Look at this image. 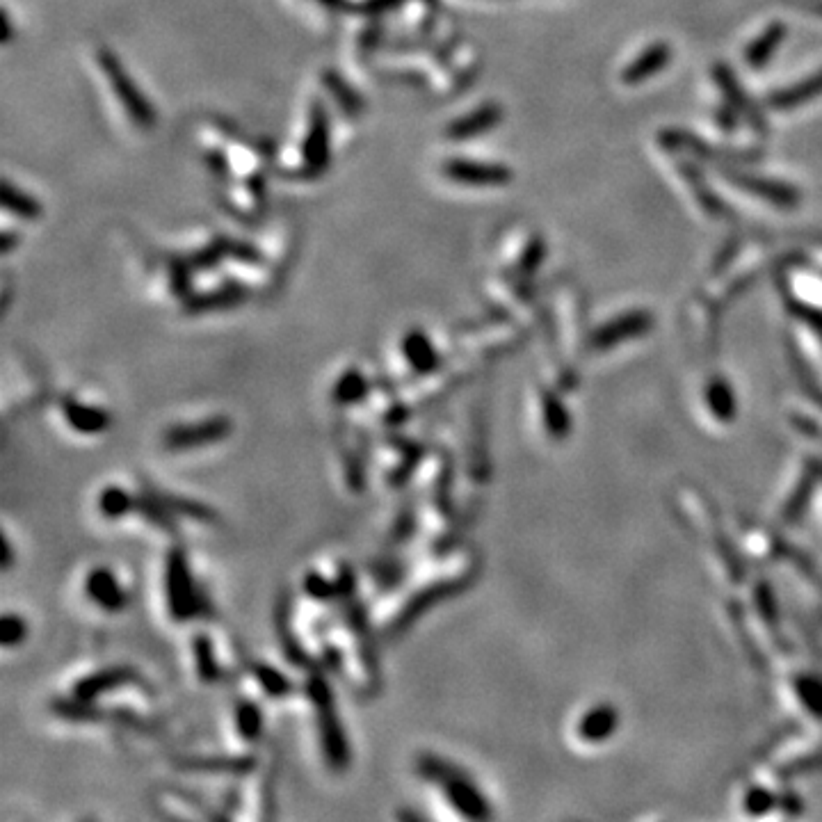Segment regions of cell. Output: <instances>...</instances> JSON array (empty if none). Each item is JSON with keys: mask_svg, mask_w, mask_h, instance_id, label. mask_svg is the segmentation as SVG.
<instances>
[{"mask_svg": "<svg viewBox=\"0 0 822 822\" xmlns=\"http://www.w3.org/2000/svg\"><path fill=\"white\" fill-rule=\"evenodd\" d=\"M322 663H325V667L329 672H341V665H343V656H341V651H338L336 647H332V644H329V647H325L322 649Z\"/></svg>", "mask_w": 822, "mask_h": 822, "instance_id": "obj_39", "label": "cell"}, {"mask_svg": "<svg viewBox=\"0 0 822 822\" xmlns=\"http://www.w3.org/2000/svg\"><path fill=\"white\" fill-rule=\"evenodd\" d=\"M142 485L147 487L151 494L156 496L158 501L174 514V517H185V519L199 521V523H217V521H220V514H217L211 505L192 501V498L174 496L172 491H163V489L149 485V482H142Z\"/></svg>", "mask_w": 822, "mask_h": 822, "instance_id": "obj_20", "label": "cell"}, {"mask_svg": "<svg viewBox=\"0 0 822 822\" xmlns=\"http://www.w3.org/2000/svg\"><path fill=\"white\" fill-rule=\"evenodd\" d=\"M51 711L60 717V720L87 724V722H101L106 717V711L96 706V701H85L78 697H60L51 704Z\"/></svg>", "mask_w": 822, "mask_h": 822, "instance_id": "obj_26", "label": "cell"}, {"mask_svg": "<svg viewBox=\"0 0 822 822\" xmlns=\"http://www.w3.org/2000/svg\"><path fill=\"white\" fill-rule=\"evenodd\" d=\"M332 115L320 96H311L293 133L272 151V167L290 181H313L332 163Z\"/></svg>", "mask_w": 822, "mask_h": 822, "instance_id": "obj_1", "label": "cell"}, {"mask_svg": "<svg viewBox=\"0 0 822 822\" xmlns=\"http://www.w3.org/2000/svg\"><path fill=\"white\" fill-rule=\"evenodd\" d=\"M240 131L231 122L222 117H211L204 119L197 126L195 131V142L197 149L204 158L206 167L211 169L217 181H222L224 176V156H227V149L231 147V142L236 140Z\"/></svg>", "mask_w": 822, "mask_h": 822, "instance_id": "obj_8", "label": "cell"}, {"mask_svg": "<svg viewBox=\"0 0 822 822\" xmlns=\"http://www.w3.org/2000/svg\"><path fill=\"white\" fill-rule=\"evenodd\" d=\"M133 683H140V674H137L133 667L112 665V667H103V670L99 672L87 674L80 681H76L74 688H71V695L78 699H85V701H96L101 695H106V692L119 690V688H124V685H133Z\"/></svg>", "mask_w": 822, "mask_h": 822, "instance_id": "obj_16", "label": "cell"}, {"mask_svg": "<svg viewBox=\"0 0 822 822\" xmlns=\"http://www.w3.org/2000/svg\"><path fill=\"white\" fill-rule=\"evenodd\" d=\"M135 512L140 514L144 521H149L153 528L163 530V533H174L176 530V521H174V514L167 510V507L158 501L156 496L151 494V491L142 485V494L137 496V503H135Z\"/></svg>", "mask_w": 822, "mask_h": 822, "instance_id": "obj_30", "label": "cell"}, {"mask_svg": "<svg viewBox=\"0 0 822 822\" xmlns=\"http://www.w3.org/2000/svg\"><path fill=\"white\" fill-rule=\"evenodd\" d=\"M3 211L5 215H14L21 222H37L42 217V204L37 197H32L21 185L5 179L3 181Z\"/></svg>", "mask_w": 822, "mask_h": 822, "instance_id": "obj_23", "label": "cell"}, {"mask_svg": "<svg viewBox=\"0 0 822 822\" xmlns=\"http://www.w3.org/2000/svg\"><path fill=\"white\" fill-rule=\"evenodd\" d=\"M277 635H279V642H281V649H284L286 658L293 663L295 667H304V670H311L313 667V660L306 654L304 647L300 642H297L295 633L290 631V619H288V606L286 603H281L279 612H277Z\"/></svg>", "mask_w": 822, "mask_h": 822, "instance_id": "obj_31", "label": "cell"}, {"mask_svg": "<svg viewBox=\"0 0 822 822\" xmlns=\"http://www.w3.org/2000/svg\"><path fill=\"white\" fill-rule=\"evenodd\" d=\"M62 416L71 430L85 437H94V434H103L112 427V416L106 409L83 405L76 398H62Z\"/></svg>", "mask_w": 822, "mask_h": 822, "instance_id": "obj_17", "label": "cell"}, {"mask_svg": "<svg viewBox=\"0 0 822 822\" xmlns=\"http://www.w3.org/2000/svg\"><path fill=\"white\" fill-rule=\"evenodd\" d=\"M83 590L87 599H90L96 608L110 612V615H117V612L126 610L128 606L126 590L122 583H119L115 571L108 567H94L87 571Z\"/></svg>", "mask_w": 822, "mask_h": 822, "instance_id": "obj_14", "label": "cell"}, {"mask_svg": "<svg viewBox=\"0 0 822 822\" xmlns=\"http://www.w3.org/2000/svg\"><path fill=\"white\" fill-rule=\"evenodd\" d=\"M400 352L405 364L409 366L411 375L427 377L437 373L443 364V357L439 350L434 348L432 338L427 336L421 327H411L400 338Z\"/></svg>", "mask_w": 822, "mask_h": 822, "instance_id": "obj_15", "label": "cell"}, {"mask_svg": "<svg viewBox=\"0 0 822 822\" xmlns=\"http://www.w3.org/2000/svg\"><path fill=\"white\" fill-rule=\"evenodd\" d=\"M192 656H195V670H197L201 683L213 685L224 679V670H222L220 660L215 658L213 642L206 633L195 635V640H192Z\"/></svg>", "mask_w": 822, "mask_h": 822, "instance_id": "obj_24", "label": "cell"}, {"mask_svg": "<svg viewBox=\"0 0 822 822\" xmlns=\"http://www.w3.org/2000/svg\"><path fill=\"white\" fill-rule=\"evenodd\" d=\"M370 391H373V382L361 368H345L332 389V400L338 407H357L364 402Z\"/></svg>", "mask_w": 822, "mask_h": 822, "instance_id": "obj_19", "label": "cell"}, {"mask_svg": "<svg viewBox=\"0 0 822 822\" xmlns=\"http://www.w3.org/2000/svg\"><path fill=\"white\" fill-rule=\"evenodd\" d=\"M256 247L261 249V254L277 270L284 268L290 259V252H293V247H290V233L284 227H272Z\"/></svg>", "mask_w": 822, "mask_h": 822, "instance_id": "obj_32", "label": "cell"}, {"mask_svg": "<svg viewBox=\"0 0 822 822\" xmlns=\"http://www.w3.org/2000/svg\"><path fill=\"white\" fill-rule=\"evenodd\" d=\"M135 503H137V496H133L131 491H126L124 487H119V485H108V487L101 489L99 501H96V507H99L103 519L119 521V519H124V517H128V514L135 512Z\"/></svg>", "mask_w": 822, "mask_h": 822, "instance_id": "obj_27", "label": "cell"}, {"mask_svg": "<svg viewBox=\"0 0 822 822\" xmlns=\"http://www.w3.org/2000/svg\"><path fill=\"white\" fill-rule=\"evenodd\" d=\"M220 204L240 222H259L265 213V181H222Z\"/></svg>", "mask_w": 822, "mask_h": 822, "instance_id": "obj_9", "label": "cell"}, {"mask_svg": "<svg viewBox=\"0 0 822 822\" xmlns=\"http://www.w3.org/2000/svg\"><path fill=\"white\" fill-rule=\"evenodd\" d=\"M304 592L309 599L318 603H329L338 601V587L336 578L329 580L327 576H322L320 571H306L304 576Z\"/></svg>", "mask_w": 822, "mask_h": 822, "instance_id": "obj_33", "label": "cell"}, {"mask_svg": "<svg viewBox=\"0 0 822 822\" xmlns=\"http://www.w3.org/2000/svg\"><path fill=\"white\" fill-rule=\"evenodd\" d=\"M464 583L466 580L462 578H446V580H437V583H430L427 587H423V590L411 594L405 606H402V610L396 615V619H393V624L389 626L391 638L405 633L407 628L414 624L418 617H423L427 610L437 606L439 601L448 599V596H453L455 592L462 590Z\"/></svg>", "mask_w": 822, "mask_h": 822, "instance_id": "obj_10", "label": "cell"}, {"mask_svg": "<svg viewBox=\"0 0 822 822\" xmlns=\"http://www.w3.org/2000/svg\"><path fill=\"white\" fill-rule=\"evenodd\" d=\"M249 676H252L256 683H259L263 695L270 697V699H288L295 692L293 681L286 679V676L281 674L277 667H272L268 663H261V660H256V663H249Z\"/></svg>", "mask_w": 822, "mask_h": 822, "instance_id": "obj_25", "label": "cell"}, {"mask_svg": "<svg viewBox=\"0 0 822 822\" xmlns=\"http://www.w3.org/2000/svg\"><path fill=\"white\" fill-rule=\"evenodd\" d=\"M475 69V53L471 46H459L450 53H439L434 60L427 85L434 94H453L469 78V71Z\"/></svg>", "mask_w": 822, "mask_h": 822, "instance_id": "obj_11", "label": "cell"}, {"mask_svg": "<svg viewBox=\"0 0 822 822\" xmlns=\"http://www.w3.org/2000/svg\"><path fill=\"white\" fill-rule=\"evenodd\" d=\"M400 450H402V455H405V459H402L398 469L391 473V485L393 487L405 485V482L409 480V475L416 471V466L421 464V459H423V446H421V443L400 441Z\"/></svg>", "mask_w": 822, "mask_h": 822, "instance_id": "obj_34", "label": "cell"}, {"mask_svg": "<svg viewBox=\"0 0 822 822\" xmlns=\"http://www.w3.org/2000/svg\"><path fill=\"white\" fill-rule=\"evenodd\" d=\"M304 695L311 701V706L316 708L318 738H320V749H322V756H325V763L334 772H345L350 768L352 752H350L348 733H345L341 717H338V711H336L332 683L327 681L325 674L313 670L309 676H306Z\"/></svg>", "mask_w": 822, "mask_h": 822, "instance_id": "obj_3", "label": "cell"}, {"mask_svg": "<svg viewBox=\"0 0 822 822\" xmlns=\"http://www.w3.org/2000/svg\"><path fill=\"white\" fill-rule=\"evenodd\" d=\"M498 115H501V110L496 106H482L469 112V115L453 119L443 133H446L448 140H469V137H478L487 133L491 126H496Z\"/></svg>", "mask_w": 822, "mask_h": 822, "instance_id": "obj_21", "label": "cell"}, {"mask_svg": "<svg viewBox=\"0 0 822 822\" xmlns=\"http://www.w3.org/2000/svg\"><path fill=\"white\" fill-rule=\"evenodd\" d=\"M26 638H28L26 619H23L21 615H16V612H5L3 626H0V642H3V647L7 649L19 647V644L26 642Z\"/></svg>", "mask_w": 822, "mask_h": 822, "instance_id": "obj_35", "label": "cell"}, {"mask_svg": "<svg viewBox=\"0 0 822 822\" xmlns=\"http://www.w3.org/2000/svg\"><path fill=\"white\" fill-rule=\"evenodd\" d=\"M12 567V544H10V539H3V569L7 571Z\"/></svg>", "mask_w": 822, "mask_h": 822, "instance_id": "obj_40", "label": "cell"}, {"mask_svg": "<svg viewBox=\"0 0 822 822\" xmlns=\"http://www.w3.org/2000/svg\"><path fill=\"white\" fill-rule=\"evenodd\" d=\"M183 772H204V775L243 777L256 768L254 756H188L176 761Z\"/></svg>", "mask_w": 822, "mask_h": 822, "instance_id": "obj_18", "label": "cell"}, {"mask_svg": "<svg viewBox=\"0 0 822 822\" xmlns=\"http://www.w3.org/2000/svg\"><path fill=\"white\" fill-rule=\"evenodd\" d=\"M345 480L354 491H361L366 485V466L364 459L354 453L345 455Z\"/></svg>", "mask_w": 822, "mask_h": 822, "instance_id": "obj_36", "label": "cell"}, {"mask_svg": "<svg viewBox=\"0 0 822 822\" xmlns=\"http://www.w3.org/2000/svg\"><path fill=\"white\" fill-rule=\"evenodd\" d=\"M336 587H338V601L354 599V592H357V576H354V569L350 567V564H341V567H338Z\"/></svg>", "mask_w": 822, "mask_h": 822, "instance_id": "obj_37", "label": "cell"}, {"mask_svg": "<svg viewBox=\"0 0 822 822\" xmlns=\"http://www.w3.org/2000/svg\"><path fill=\"white\" fill-rule=\"evenodd\" d=\"M249 290L243 288L236 281L229 279L224 274L222 281L208 286V288H192V293L188 300L183 302L185 313H211V311H224L233 309V306L243 304L247 300Z\"/></svg>", "mask_w": 822, "mask_h": 822, "instance_id": "obj_13", "label": "cell"}, {"mask_svg": "<svg viewBox=\"0 0 822 822\" xmlns=\"http://www.w3.org/2000/svg\"><path fill=\"white\" fill-rule=\"evenodd\" d=\"M443 179L471 188H496L510 181V172L501 165L480 163L471 158H446L439 167Z\"/></svg>", "mask_w": 822, "mask_h": 822, "instance_id": "obj_12", "label": "cell"}, {"mask_svg": "<svg viewBox=\"0 0 822 822\" xmlns=\"http://www.w3.org/2000/svg\"><path fill=\"white\" fill-rule=\"evenodd\" d=\"M231 432H233V423L229 416H213L201 423L167 427L163 434V446L167 450H172V453L206 448V446H213V443L224 441Z\"/></svg>", "mask_w": 822, "mask_h": 822, "instance_id": "obj_6", "label": "cell"}, {"mask_svg": "<svg viewBox=\"0 0 822 822\" xmlns=\"http://www.w3.org/2000/svg\"><path fill=\"white\" fill-rule=\"evenodd\" d=\"M322 90L329 94V99H332L334 108L341 112V117L348 119V122L359 117L364 103H361L359 94L352 90L348 80L334 74V71H325V74H322Z\"/></svg>", "mask_w": 822, "mask_h": 822, "instance_id": "obj_22", "label": "cell"}, {"mask_svg": "<svg viewBox=\"0 0 822 822\" xmlns=\"http://www.w3.org/2000/svg\"><path fill=\"white\" fill-rule=\"evenodd\" d=\"M414 528H416V517L411 510H402V514L398 517V521L393 523V530H391V539L396 544L407 542V539L414 535Z\"/></svg>", "mask_w": 822, "mask_h": 822, "instance_id": "obj_38", "label": "cell"}, {"mask_svg": "<svg viewBox=\"0 0 822 822\" xmlns=\"http://www.w3.org/2000/svg\"><path fill=\"white\" fill-rule=\"evenodd\" d=\"M350 608H348V622L352 626L354 635H357L359 640V651H361V660H364L366 670L373 672V676H377V654H375V642H373V635H370V626H368V617H366V610L359 606V603L348 601Z\"/></svg>", "mask_w": 822, "mask_h": 822, "instance_id": "obj_28", "label": "cell"}, {"mask_svg": "<svg viewBox=\"0 0 822 822\" xmlns=\"http://www.w3.org/2000/svg\"><path fill=\"white\" fill-rule=\"evenodd\" d=\"M233 722H236V733L249 745H256L263 738V711L254 701H238L233 711Z\"/></svg>", "mask_w": 822, "mask_h": 822, "instance_id": "obj_29", "label": "cell"}, {"mask_svg": "<svg viewBox=\"0 0 822 822\" xmlns=\"http://www.w3.org/2000/svg\"><path fill=\"white\" fill-rule=\"evenodd\" d=\"M229 238L224 233H217L211 229H195L185 233V240L176 254L190 265L195 274H208L222 265L224 254H227Z\"/></svg>", "mask_w": 822, "mask_h": 822, "instance_id": "obj_7", "label": "cell"}, {"mask_svg": "<svg viewBox=\"0 0 822 822\" xmlns=\"http://www.w3.org/2000/svg\"><path fill=\"white\" fill-rule=\"evenodd\" d=\"M92 60L96 74L101 78V85L106 87V92L112 96V101H115V106L122 112L126 122L135 131L149 133L156 126V108L142 94L140 85L128 74L122 60L117 58V53L108 46H96L92 51Z\"/></svg>", "mask_w": 822, "mask_h": 822, "instance_id": "obj_2", "label": "cell"}, {"mask_svg": "<svg viewBox=\"0 0 822 822\" xmlns=\"http://www.w3.org/2000/svg\"><path fill=\"white\" fill-rule=\"evenodd\" d=\"M165 596L167 612L172 622L185 624L192 619H206L213 615V606L206 592L197 585L192 576L188 555L183 548L174 546L165 560Z\"/></svg>", "mask_w": 822, "mask_h": 822, "instance_id": "obj_4", "label": "cell"}, {"mask_svg": "<svg viewBox=\"0 0 822 822\" xmlns=\"http://www.w3.org/2000/svg\"><path fill=\"white\" fill-rule=\"evenodd\" d=\"M418 775H423L427 781L441 786L443 795L450 802V807L462 813L464 818H487L489 809L482 795L466 781V777L459 775L453 765L446 763L439 756L423 754L416 763Z\"/></svg>", "mask_w": 822, "mask_h": 822, "instance_id": "obj_5", "label": "cell"}]
</instances>
